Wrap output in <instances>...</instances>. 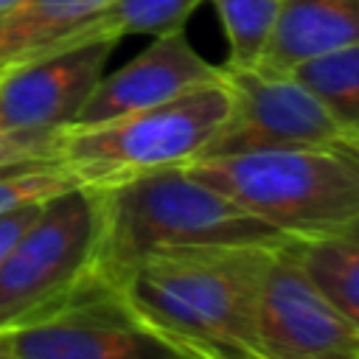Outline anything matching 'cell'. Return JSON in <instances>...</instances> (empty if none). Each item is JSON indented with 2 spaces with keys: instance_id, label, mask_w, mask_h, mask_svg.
Instances as JSON below:
<instances>
[{
  "instance_id": "cell-17",
  "label": "cell",
  "mask_w": 359,
  "mask_h": 359,
  "mask_svg": "<svg viewBox=\"0 0 359 359\" xmlns=\"http://www.w3.org/2000/svg\"><path fill=\"white\" fill-rule=\"evenodd\" d=\"M79 185L56 160H25L0 165V216L36 208L50 196Z\"/></svg>"
},
{
  "instance_id": "cell-6",
  "label": "cell",
  "mask_w": 359,
  "mask_h": 359,
  "mask_svg": "<svg viewBox=\"0 0 359 359\" xmlns=\"http://www.w3.org/2000/svg\"><path fill=\"white\" fill-rule=\"evenodd\" d=\"M17 359H194L95 278L48 317L6 334Z\"/></svg>"
},
{
  "instance_id": "cell-14",
  "label": "cell",
  "mask_w": 359,
  "mask_h": 359,
  "mask_svg": "<svg viewBox=\"0 0 359 359\" xmlns=\"http://www.w3.org/2000/svg\"><path fill=\"white\" fill-rule=\"evenodd\" d=\"M292 76L320 101L339 135L359 143V42L314 56Z\"/></svg>"
},
{
  "instance_id": "cell-4",
  "label": "cell",
  "mask_w": 359,
  "mask_h": 359,
  "mask_svg": "<svg viewBox=\"0 0 359 359\" xmlns=\"http://www.w3.org/2000/svg\"><path fill=\"white\" fill-rule=\"evenodd\" d=\"M230 87L222 73L157 107L73 126L56 137V163L90 188H107L149 171L194 163L230 112Z\"/></svg>"
},
{
  "instance_id": "cell-11",
  "label": "cell",
  "mask_w": 359,
  "mask_h": 359,
  "mask_svg": "<svg viewBox=\"0 0 359 359\" xmlns=\"http://www.w3.org/2000/svg\"><path fill=\"white\" fill-rule=\"evenodd\" d=\"M359 42V0H280L261 70L292 73L297 65Z\"/></svg>"
},
{
  "instance_id": "cell-1",
  "label": "cell",
  "mask_w": 359,
  "mask_h": 359,
  "mask_svg": "<svg viewBox=\"0 0 359 359\" xmlns=\"http://www.w3.org/2000/svg\"><path fill=\"white\" fill-rule=\"evenodd\" d=\"M269 252L272 247H233L154 258L115 289L194 359H266L258 339V283Z\"/></svg>"
},
{
  "instance_id": "cell-12",
  "label": "cell",
  "mask_w": 359,
  "mask_h": 359,
  "mask_svg": "<svg viewBox=\"0 0 359 359\" xmlns=\"http://www.w3.org/2000/svg\"><path fill=\"white\" fill-rule=\"evenodd\" d=\"M112 0H22L0 17V76L67 48L93 39L90 28Z\"/></svg>"
},
{
  "instance_id": "cell-13",
  "label": "cell",
  "mask_w": 359,
  "mask_h": 359,
  "mask_svg": "<svg viewBox=\"0 0 359 359\" xmlns=\"http://www.w3.org/2000/svg\"><path fill=\"white\" fill-rule=\"evenodd\" d=\"M303 272L359 331V213L314 238H289Z\"/></svg>"
},
{
  "instance_id": "cell-16",
  "label": "cell",
  "mask_w": 359,
  "mask_h": 359,
  "mask_svg": "<svg viewBox=\"0 0 359 359\" xmlns=\"http://www.w3.org/2000/svg\"><path fill=\"white\" fill-rule=\"evenodd\" d=\"M224 25L230 67H258L278 22L280 0H210Z\"/></svg>"
},
{
  "instance_id": "cell-8",
  "label": "cell",
  "mask_w": 359,
  "mask_h": 359,
  "mask_svg": "<svg viewBox=\"0 0 359 359\" xmlns=\"http://www.w3.org/2000/svg\"><path fill=\"white\" fill-rule=\"evenodd\" d=\"M258 339L266 359H359V331L309 280L289 238L258 283Z\"/></svg>"
},
{
  "instance_id": "cell-2",
  "label": "cell",
  "mask_w": 359,
  "mask_h": 359,
  "mask_svg": "<svg viewBox=\"0 0 359 359\" xmlns=\"http://www.w3.org/2000/svg\"><path fill=\"white\" fill-rule=\"evenodd\" d=\"M98 278L109 286L154 258L286 241L278 230L196 180L185 165L149 171L98 188Z\"/></svg>"
},
{
  "instance_id": "cell-10",
  "label": "cell",
  "mask_w": 359,
  "mask_h": 359,
  "mask_svg": "<svg viewBox=\"0 0 359 359\" xmlns=\"http://www.w3.org/2000/svg\"><path fill=\"white\" fill-rule=\"evenodd\" d=\"M216 76L219 65L202 59L182 34V28L154 36V42L132 62H126L109 76H101L73 126H95L157 107Z\"/></svg>"
},
{
  "instance_id": "cell-5",
  "label": "cell",
  "mask_w": 359,
  "mask_h": 359,
  "mask_svg": "<svg viewBox=\"0 0 359 359\" xmlns=\"http://www.w3.org/2000/svg\"><path fill=\"white\" fill-rule=\"evenodd\" d=\"M101 194L70 185L50 196L0 264V334L70 303L98 278Z\"/></svg>"
},
{
  "instance_id": "cell-20",
  "label": "cell",
  "mask_w": 359,
  "mask_h": 359,
  "mask_svg": "<svg viewBox=\"0 0 359 359\" xmlns=\"http://www.w3.org/2000/svg\"><path fill=\"white\" fill-rule=\"evenodd\" d=\"M0 359H17V353L11 351V345H8L6 334H0Z\"/></svg>"
},
{
  "instance_id": "cell-9",
  "label": "cell",
  "mask_w": 359,
  "mask_h": 359,
  "mask_svg": "<svg viewBox=\"0 0 359 359\" xmlns=\"http://www.w3.org/2000/svg\"><path fill=\"white\" fill-rule=\"evenodd\" d=\"M115 39H81L0 76V126L31 140L70 129L104 76Z\"/></svg>"
},
{
  "instance_id": "cell-15",
  "label": "cell",
  "mask_w": 359,
  "mask_h": 359,
  "mask_svg": "<svg viewBox=\"0 0 359 359\" xmlns=\"http://www.w3.org/2000/svg\"><path fill=\"white\" fill-rule=\"evenodd\" d=\"M202 0H112L93 22V39H121L129 34L163 36L180 31Z\"/></svg>"
},
{
  "instance_id": "cell-21",
  "label": "cell",
  "mask_w": 359,
  "mask_h": 359,
  "mask_svg": "<svg viewBox=\"0 0 359 359\" xmlns=\"http://www.w3.org/2000/svg\"><path fill=\"white\" fill-rule=\"evenodd\" d=\"M20 3H22V0H0V17H3V14H8L11 8H17Z\"/></svg>"
},
{
  "instance_id": "cell-3",
  "label": "cell",
  "mask_w": 359,
  "mask_h": 359,
  "mask_svg": "<svg viewBox=\"0 0 359 359\" xmlns=\"http://www.w3.org/2000/svg\"><path fill=\"white\" fill-rule=\"evenodd\" d=\"M283 238L323 236L359 213V143L348 137L185 165Z\"/></svg>"
},
{
  "instance_id": "cell-18",
  "label": "cell",
  "mask_w": 359,
  "mask_h": 359,
  "mask_svg": "<svg viewBox=\"0 0 359 359\" xmlns=\"http://www.w3.org/2000/svg\"><path fill=\"white\" fill-rule=\"evenodd\" d=\"M56 140H31L11 135L0 126V165L25 163V160H56Z\"/></svg>"
},
{
  "instance_id": "cell-19",
  "label": "cell",
  "mask_w": 359,
  "mask_h": 359,
  "mask_svg": "<svg viewBox=\"0 0 359 359\" xmlns=\"http://www.w3.org/2000/svg\"><path fill=\"white\" fill-rule=\"evenodd\" d=\"M42 205H45V202H42ZM42 205H36V208H22V210H14V213L0 216V264L6 261V255L11 252V247L20 241V236L25 233V227L36 219V213H39Z\"/></svg>"
},
{
  "instance_id": "cell-7",
  "label": "cell",
  "mask_w": 359,
  "mask_h": 359,
  "mask_svg": "<svg viewBox=\"0 0 359 359\" xmlns=\"http://www.w3.org/2000/svg\"><path fill=\"white\" fill-rule=\"evenodd\" d=\"M219 73L233 95L230 112L196 160L342 137L320 101L292 73L230 65H219Z\"/></svg>"
}]
</instances>
